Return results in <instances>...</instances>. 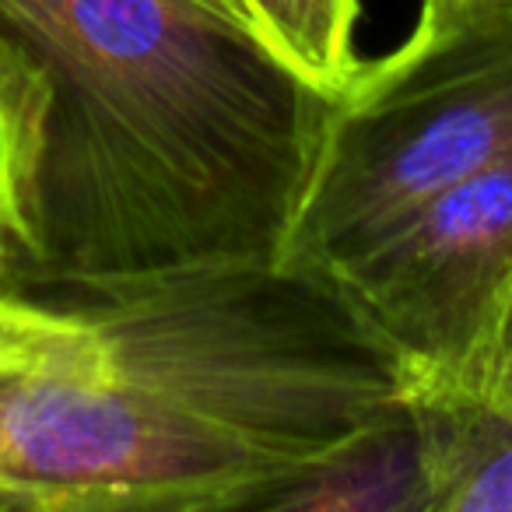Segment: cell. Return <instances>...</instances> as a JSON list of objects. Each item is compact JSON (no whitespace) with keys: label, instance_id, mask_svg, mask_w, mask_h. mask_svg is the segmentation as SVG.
<instances>
[{"label":"cell","instance_id":"8","mask_svg":"<svg viewBox=\"0 0 512 512\" xmlns=\"http://www.w3.org/2000/svg\"><path fill=\"white\" fill-rule=\"evenodd\" d=\"M302 74L327 92H341L358 71V0H235Z\"/></svg>","mask_w":512,"mask_h":512},{"label":"cell","instance_id":"10","mask_svg":"<svg viewBox=\"0 0 512 512\" xmlns=\"http://www.w3.org/2000/svg\"><path fill=\"white\" fill-rule=\"evenodd\" d=\"M8 193H11V137H8V120L0 109V228L8 218Z\"/></svg>","mask_w":512,"mask_h":512},{"label":"cell","instance_id":"6","mask_svg":"<svg viewBox=\"0 0 512 512\" xmlns=\"http://www.w3.org/2000/svg\"><path fill=\"white\" fill-rule=\"evenodd\" d=\"M253 509L432 512L428 439L418 404H404L327 460L278 477Z\"/></svg>","mask_w":512,"mask_h":512},{"label":"cell","instance_id":"7","mask_svg":"<svg viewBox=\"0 0 512 512\" xmlns=\"http://www.w3.org/2000/svg\"><path fill=\"white\" fill-rule=\"evenodd\" d=\"M425 421L432 512H512V407L414 400Z\"/></svg>","mask_w":512,"mask_h":512},{"label":"cell","instance_id":"2","mask_svg":"<svg viewBox=\"0 0 512 512\" xmlns=\"http://www.w3.org/2000/svg\"><path fill=\"white\" fill-rule=\"evenodd\" d=\"M67 295L120 383L225 439L274 481L327 460L414 400L411 372L341 278L285 256Z\"/></svg>","mask_w":512,"mask_h":512},{"label":"cell","instance_id":"12","mask_svg":"<svg viewBox=\"0 0 512 512\" xmlns=\"http://www.w3.org/2000/svg\"><path fill=\"white\" fill-rule=\"evenodd\" d=\"M218 4H225V8H232V11H239V4H235V0H218ZM242 15V11H239Z\"/></svg>","mask_w":512,"mask_h":512},{"label":"cell","instance_id":"9","mask_svg":"<svg viewBox=\"0 0 512 512\" xmlns=\"http://www.w3.org/2000/svg\"><path fill=\"white\" fill-rule=\"evenodd\" d=\"M491 407H512V288L505 295L502 316H498L495 341H491L488 376H484L481 397Z\"/></svg>","mask_w":512,"mask_h":512},{"label":"cell","instance_id":"3","mask_svg":"<svg viewBox=\"0 0 512 512\" xmlns=\"http://www.w3.org/2000/svg\"><path fill=\"white\" fill-rule=\"evenodd\" d=\"M512 155V4L418 11L334 95L285 260L344 271L428 200Z\"/></svg>","mask_w":512,"mask_h":512},{"label":"cell","instance_id":"4","mask_svg":"<svg viewBox=\"0 0 512 512\" xmlns=\"http://www.w3.org/2000/svg\"><path fill=\"white\" fill-rule=\"evenodd\" d=\"M271 481L120 383L64 302L0 288V509H253Z\"/></svg>","mask_w":512,"mask_h":512},{"label":"cell","instance_id":"5","mask_svg":"<svg viewBox=\"0 0 512 512\" xmlns=\"http://www.w3.org/2000/svg\"><path fill=\"white\" fill-rule=\"evenodd\" d=\"M414 379V400L481 397L512 288V155L428 200L337 271Z\"/></svg>","mask_w":512,"mask_h":512},{"label":"cell","instance_id":"1","mask_svg":"<svg viewBox=\"0 0 512 512\" xmlns=\"http://www.w3.org/2000/svg\"><path fill=\"white\" fill-rule=\"evenodd\" d=\"M0 274L92 288L281 260L334 92L218 0H0Z\"/></svg>","mask_w":512,"mask_h":512},{"label":"cell","instance_id":"11","mask_svg":"<svg viewBox=\"0 0 512 512\" xmlns=\"http://www.w3.org/2000/svg\"><path fill=\"white\" fill-rule=\"evenodd\" d=\"M481 4H512V0H421V11H449V8H481Z\"/></svg>","mask_w":512,"mask_h":512}]
</instances>
